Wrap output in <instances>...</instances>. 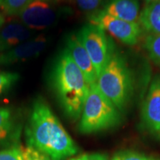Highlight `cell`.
I'll return each instance as SVG.
<instances>
[{"label": "cell", "mask_w": 160, "mask_h": 160, "mask_svg": "<svg viewBox=\"0 0 160 160\" xmlns=\"http://www.w3.org/2000/svg\"><path fill=\"white\" fill-rule=\"evenodd\" d=\"M49 81L65 114L72 119H79L91 85L66 48L56 59Z\"/></svg>", "instance_id": "7a4b0ae2"}, {"label": "cell", "mask_w": 160, "mask_h": 160, "mask_svg": "<svg viewBox=\"0 0 160 160\" xmlns=\"http://www.w3.org/2000/svg\"><path fill=\"white\" fill-rule=\"evenodd\" d=\"M11 111L7 108H0V145L5 143L14 134Z\"/></svg>", "instance_id": "5bb4252c"}, {"label": "cell", "mask_w": 160, "mask_h": 160, "mask_svg": "<svg viewBox=\"0 0 160 160\" xmlns=\"http://www.w3.org/2000/svg\"><path fill=\"white\" fill-rule=\"evenodd\" d=\"M94 65L97 77L115 53L113 43L99 26L88 24L77 33Z\"/></svg>", "instance_id": "5b68a950"}, {"label": "cell", "mask_w": 160, "mask_h": 160, "mask_svg": "<svg viewBox=\"0 0 160 160\" xmlns=\"http://www.w3.org/2000/svg\"><path fill=\"white\" fill-rule=\"evenodd\" d=\"M101 10L112 17L139 22L141 9L139 0H105Z\"/></svg>", "instance_id": "7c38bea8"}, {"label": "cell", "mask_w": 160, "mask_h": 160, "mask_svg": "<svg viewBox=\"0 0 160 160\" xmlns=\"http://www.w3.org/2000/svg\"><path fill=\"white\" fill-rule=\"evenodd\" d=\"M33 0H3L1 8L8 16H17Z\"/></svg>", "instance_id": "2e32d148"}, {"label": "cell", "mask_w": 160, "mask_h": 160, "mask_svg": "<svg viewBox=\"0 0 160 160\" xmlns=\"http://www.w3.org/2000/svg\"><path fill=\"white\" fill-rule=\"evenodd\" d=\"M65 48L68 50L76 65L82 72L88 82L90 85L95 83L98 78L95 67L77 33H73L68 37Z\"/></svg>", "instance_id": "30bf717a"}, {"label": "cell", "mask_w": 160, "mask_h": 160, "mask_svg": "<svg viewBox=\"0 0 160 160\" xmlns=\"http://www.w3.org/2000/svg\"><path fill=\"white\" fill-rule=\"evenodd\" d=\"M57 2H59V1H70V0H57Z\"/></svg>", "instance_id": "484cf974"}, {"label": "cell", "mask_w": 160, "mask_h": 160, "mask_svg": "<svg viewBox=\"0 0 160 160\" xmlns=\"http://www.w3.org/2000/svg\"><path fill=\"white\" fill-rule=\"evenodd\" d=\"M0 160H22V152L19 148H11L0 151Z\"/></svg>", "instance_id": "ffe728a7"}, {"label": "cell", "mask_w": 160, "mask_h": 160, "mask_svg": "<svg viewBox=\"0 0 160 160\" xmlns=\"http://www.w3.org/2000/svg\"><path fill=\"white\" fill-rule=\"evenodd\" d=\"M81 115L79 131L85 134L111 128L121 119L119 109L100 91L96 82L91 85Z\"/></svg>", "instance_id": "277c9868"}, {"label": "cell", "mask_w": 160, "mask_h": 160, "mask_svg": "<svg viewBox=\"0 0 160 160\" xmlns=\"http://www.w3.org/2000/svg\"><path fill=\"white\" fill-rule=\"evenodd\" d=\"M145 2V4H148V3H151V2H157V1H160V0H144Z\"/></svg>", "instance_id": "cb8c5ba5"}, {"label": "cell", "mask_w": 160, "mask_h": 160, "mask_svg": "<svg viewBox=\"0 0 160 160\" xmlns=\"http://www.w3.org/2000/svg\"><path fill=\"white\" fill-rule=\"evenodd\" d=\"M49 44L46 36L40 35L19 44L0 54V66H8L34 59L45 51Z\"/></svg>", "instance_id": "ba28073f"}, {"label": "cell", "mask_w": 160, "mask_h": 160, "mask_svg": "<svg viewBox=\"0 0 160 160\" xmlns=\"http://www.w3.org/2000/svg\"><path fill=\"white\" fill-rule=\"evenodd\" d=\"M19 73L13 72H0V96L7 92L19 81Z\"/></svg>", "instance_id": "e0dca14e"}, {"label": "cell", "mask_w": 160, "mask_h": 160, "mask_svg": "<svg viewBox=\"0 0 160 160\" xmlns=\"http://www.w3.org/2000/svg\"><path fill=\"white\" fill-rule=\"evenodd\" d=\"M22 160H51L50 158L32 146H28L22 150Z\"/></svg>", "instance_id": "ac0fdd59"}, {"label": "cell", "mask_w": 160, "mask_h": 160, "mask_svg": "<svg viewBox=\"0 0 160 160\" xmlns=\"http://www.w3.org/2000/svg\"><path fill=\"white\" fill-rule=\"evenodd\" d=\"M28 144L51 160H65L78 148L42 97L34 100L25 128Z\"/></svg>", "instance_id": "6da1fadb"}, {"label": "cell", "mask_w": 160, "mask_h": 160, "mask_svg": "<svg viewBox=\"0 0 160 160\" xmlns=\"http://www.w3.org/2000/svg\"><path fill=\"white\" fill-rule=\"evenodd\" d=\"M5 17H4V15L1 13V12H0V28L5 25Z\"/></svg>", "instance_id": "603a6c76"}, {"label": "cell", "mask_w": 160, "mask_h": 160, "mask_svg": "<svg viewBox=\"0 0 160 160\" xmlns=\"http://www.w3.org/2000/svg\"><path fill=\"white\" fill-rule=\"evenodd\" d=\"M2 2H3V0H0V8H1L2 4Z\"/></svg>", "instance_id": "d4e9b609"}, {"label": "cell", "mask_w": 160, "mask_h": 160, "mask_svg": "<svg viewBox=\"0 0 160 160\" xmlns=\"http://www.w3.org/2000/svg\"><path fill=\"white\" fill-rule=\"evenodd\" d=\"M139 23L149 34H160V1L145 4L140 12Z\"/></svg>", "instance_id": "4fadbf2b"}, {"label": "cell", "mask_w": 160, "mask_h": 160, "mask_svg": "<svg viewBox=\"0 0 160 160\" xmlns=\"http://www.w3.org/2000/svg\"><path fill=\"white\" fill-rule=\"evenodd\" d=\"M103 0H76L78 7L82 11L93 12L99 8Z\"/></svg>", "instance_id": "44dd1931"}, {"label": "cell", "mask_w": 160, "mask_h": 160, "mask_svg": "<svg viewBox=\"0 0 160 160\" xmlns=\"http://www.w3.org/2000/svg\"><path fill=\"white\" fill-rule=\"evenodd\" d=\"M69 160H108V156L104 153H86L78 156L77 157L71 158Z\"/></svg>", "instance_id": "7402d4cb"}, {"label": "cell", "mask_w": 160, "mask_h": 160, "mask_svg": "<svg viewBox=\"0 0 160 160\" xmlns=\"http://www.w3.org/2000/svg\"><path fill=\"white\" fill-rule=\"evenodd\" d=\"M100 91L120 111L126 107L133 91V79L125 58L115 51L96 82Z\"/></svg>", "instance_id": "3957f363"}, {"label": "cell", "mask_w": 160, "mask_h": 160, "mask_svg": "<svg viewBox=\"0 0 160 160\" xmlns=\"http://www.w3.org/2000/svg\"><path fill=\"white\" fill-rule=\"evenodd\" d=\"M57 0H33L18 14L20 22L31 31H42L52 27L67 12Z\"/></svg>", "instance_id": "8992f818"}, {"label": "cell", "mask_w": 160, "mask_h": 160, "mask_svg": "<svg viewBox=\"0 0 160 160\" xmlns=\"http://www.w3.org/2000/svg\"><path fill=\"white\" fill-rule=\"evenodd\" d=\"M89 21L91 24L99 26L106 33H109L122 43L128 45L138 43L142 31L139 22L117 19L101 9L92 12Z\"/></svg>", "instance_id": "52a82bcc"}, {"label": "cell", "mask_w": 160, "mask_h": 160, "mask_svg": "<svg viewBox=\"0 0 160 160\" xmlns=\"http://www.w3.org/2000/svg\"><path fill=\"white\" fill-rule=\"evenodd\" d=\"M144 48L153 62L160 67V34H148Z\"/></svg>", "instance_id": "9a60e30c"}, {"label": "cell", "mask_w": 160, "mask_h": 160, "mask_svg": "<svg viewBox=\"0 0 160 160\" xmlns=\"http://www.w3.org/2000/svg\"><path fill=\"white\" fill-rule=\"evenodd\" d=\"M144 123L160 138V75L152 80L142 110Z\"/></svg>", "instance_id": "9c48e42d"}, {"label": "cell", "mask_w": 160, "mask_h": 160, "mask_svg": "<svg viewBox=\"0 0 160 160\" xmlns=\"http://www.w3.org/2000/svg\"><path fill=\"white\" fill-rule=\"evenodd\" d=\"M111 160H157L143 154L132 151L119 152L113 156Z\"/></svg>", "instance_id": "d6986e66"}, {"label": "cell", "mask_w": 160, "mask_h": 160, "mask_svg": "<svg viewBox=\"0 0 160 160\" xmlns=\"http://www.w3.org/2000/svg\"><path fill=\"white\" fill-rule=\"evenodd\" d=\"M33 32L20 21H12L5 24L0 28V54L31 39Z\"/></svg>", "instance_id": "8fae6325"}]
</instances>
